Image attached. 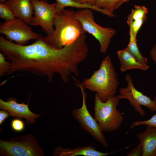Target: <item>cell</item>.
I'll use <instances>...</instances> for the list:
<instances>
[{
  "label": "cell",
  "instance_id": "1",
  "mask_svg": "<svg viewBox=\"0 0 156 156\" xmlns=\"http://www.w3.org/2000/svg\"><path fill=\"white\" fill-rule=\"evenodd\" d=\"M42 38L31 44L21 45L0 36V50L10 63L7 75L29 73L45 77L51 83L57 74L65 84L71 73L78 76V65L87 58L89 53L85 40L79 37L57 49L48 44Z\"/></svg>",
  "mask_w": 156,
  "mask_h": 156
},
{
  "label": "cell",
  "instance_id": "2",
  "mask_svg": "<svg viewBox=\"0 0 156 156\" xmlns=\"http://www.w3.org/2000/svg\"><path fill=\"white\" fill-rule=\"evenodd\" d=\"M75 12L65 9L57 12L54 20V31L51 35L43 36L44 41L52 47L59 49L86 34L81 22L75 17Z\"/></svg>",
  "mask_w": 156,
  "mask_h": 156
},
{
  "label": "cell",
  "instance_id": "3",
  "mask_svg": "<svg viewBox=\"0 0 156 156\" xmlns=\"http://www.w3.org/2000/svg\"><path fill=\"white\" fill-rule=\"evenodd\" d=\"M81 83L85 89L96 92L103 102L115 96L119 83L110 56L105 57L99 69L95 71L90 77L84 79Z\"/></svg>",
  "mask_w": 156,
  "mask_h": 156
},
{
  "label": "cell",
  "instance_id": "4",
  "mask_svg": "<svg viewBox=\"0 0 156 156\" xmlns=\"http://www.w3.org/2000/svg\"><path fill=\"white\" fill-rule=\"evenodd\" d=\"M94 99V118L98 122L101 131L112 132L118 130L122 125L124 118L122 113L116 108L119 100L117 96L103 102L96 92Z\"/></svg>",
  "mask_w": 156,
  "mask_h": 156
},
{
  "label": "cell",
  "instance_id": "5",
  "mask_svg": "<svg viewBox=\"0 0 156 156\" xmlns=\"http://www.w3.org/2000/svg\"><path fill=\"white\" fill-rule=\"evenodd\" d=\"M0 155L44 156L43 150L37 138L32 134L21 135L10 140L0 139Z\"/></svg>",
  "mask_w": 156,
  "mask_h": 156
},
{
  "label": "cell",
  "instance_id": "6",
  "mask_svg": "<svg viewBox=\"0 0 156 156\" xmlns=\"http://www.w3.org/2000/svg\"><path fill=\"white\" fill-rule=\"evenodd\" d=\"M75 16L81 22L85 31L99 41L101 53H106L111 39L116 33V30L112 28L103 27L97 24L94 21L92 10L89 8L78 10Z\"/></svg>",
  "mask_w": 156,
  "mask_h": 156
},
{
  "label": "cell",
  "instance_id": "7",
  "mask_svg": "<svg viewBox=\"0 0 156 156\" xmlns=\"http://www.w3.org/2000/svg\"><path fill=\"white\" fill-rule=\"evenodd\" d=\"M80 88L83 98L82 104L79 108L74 109L72 114L73 117L78 122L80 127L89 134L98 142L105 147L107 148L108 144L101 130L99 125L89 113L86 103V93L81 83L75 81Z\"/></svg>",
  "mask_w": 156,
  "mask_h": 156
},
{
  "label": "cell",
  "instance_id": "8",
  "mask_svg": "<svg viewBox=\"0 0 156 156\" xmlns=\"http://www.w3.org/2000/svg\"><path fill=\"white\" fill-rule=\"evenodd\" d=\"M0 33L5 35L9 41L21 45H25L30 40H36L43 37L33 31L24 21L18 18L0 23Z\"/></svg>",
  "mask_w": 156,
  "mask_h": 156
},
{
  "label": "cell",
  "instance_id": "9",
  "mask_svg": "<svg viewBox=\"0 0 156 156\" xmlns=\"http://www.w3.org/2000/svg\"><path fill=\"white\" fill-rule=\"evenodd\" d=\"M125 80L128 83L127 86L121 88L119 90V95L117 97L119 99H127L135 111L141 116L146 115V112L141 107V105L146 107L152 113L156 112V96L153 100L150 97L143 94L138 91L134 86L132 80L129 75L125 77Z\"/></svg>",
  "mask_w": 156,
  "mask_h": 156
},
{
  "label": "cell",
  "instance_id": "10",
  "mask_svg": "<svg viewBox=\"0 0 156 156\" xmlns=\"http://www.w3.org/2000/svg\"><path fill=\"white\" fill-rule=\"evenodd\" d=\"M33 9L31 25L40 26L48 35L53 32L54 20L57 12L55 3L49 4L46 0H30Z\"/></svg>",
  "mask_w": 156,
  "mask_h": 156
},
{
  "label": "cell",
  "instance_id": "11",
  "mask_svg": "<svg viewBox=\"0 0 156 156\" xmlns=\"http://www.w3.org/2000/svg\"><path fill=\"white\" fill-rule=\"evenodd\" d=\"M28 102V101L27 104L23 102L18 103L16 98L11 97L8 98L6 101L0 99V109L8 111L11 116L20 119L25 118L27 125L34 124L43 114H37L32 112L29 108Z\"/></svg>",
  "mask_w": 156,
  "mask_h": 156
},
{
  "label": "cell",
  "instance_id": "12",
  "mask_svg": "<svg viewBox=\"0 0 156 156\" xmlns=\"http://www.w3.org/2000/svg\"><path fill=\"white\" fill-rule=\"evenodd\" d=\"M5 3L12 10L16 18L31 25L34 9L30 0H8Z\"/></svg>",
  "mask_w": 156,
  "mask_h": 156
},
{
  "label": "cell",
  "instance_id": "13",
  "mask_svg": "<svg viewBox=\"0 0 156 156\" xmlns=\"http://www.w3.org/2000/svg\"><path fill=\"white\" fill-rule=\"evenodd\" d=\"M136 137L142 147V156H156V127L147 125Z\"/></svg>",
  "mask_w": 156,
  "mask_h": 156
},
{
  "label": "cell",
  "instance_id": "14",
  "mask_svg": "<svg viewBox=\"0 0 156 156\" xmlns=\"http://www.w3.org/2000/svg\"><path fill=\"white\" fill-rule=\"evenodd\" d=\"M114 153V152L103 153L96 150L91 144L85 146L78 147L73 149L63 148L59 145L53 148L51 154L54 156H106Z\"/></svg>",
  "mask_w": 156,
  "mask_h": 156
},
{
  "label": "cell",
  "instance_id": "15",
  "mask_svg": "<svg viewBox=\"0 0 156 156\" xmlns=\"http://www.w3.org/2000/svg\"><path fill=\"white\" fill-rule=\"evenodd\" d=\"M117 54L121 64L120 70L122 72L131 69H137L145 71L149 66L138 62L126 48L117 52Z\"/></svg>",
  "mask_w": 156,
  "mask_h": 156
},
{
  "label": "cell",
  "instance_id": "16",
  "mask_svg": "<svg viewBox=\"0 0 156 156\" xmlns=\"http://www.w3.org/2000/svg\"><path fill=\"white\" fill-rule=\"evenodd\" d=\"M56 2V9L57 12L64 10L65 7H72L76 8H89L95 10L111 17L115 16L114 14H110L105 10L98 8L95 5L88 4H81L77 3L73 0H55Z\"/></svg>",
  "mask_w": 156,
  "mask_h": 156
},
{
  "label": "cell",
  "instance_id": "17",
  "mask_svg": "<svg viewBox=\"0 0 156 156\" xmlns=\"http://www.w3.org/2000/svg\"><path fill=\"white\" fill-rule=\"evenodd\" d=\"M129 42L126 48L138 62L143 64L148 65L147 59L142 55L139 49L137 38L134 36L131 30L129 29Z\"/></svg>",
  "mask_w": 156,
  "mask_h": 156
},
{
  "label": "cell",
  "instance_id": "18",
  "mask_svg": "<svg viewBox=\"0 0 156 156\" xmlns=\"http://www.w3.org/2000/svg\"><path fill=\"white\" fill-rule=\"evenodd\" d=\"M125 0H97L95 6L108 12L114 14V10L118 9Z\"/></svg>",
  "mask_w": 156,
  "mask_h": 156
},
{
  "label": "cell",
  "instance_id": "19",
  "mask_svg": "<svg viewBox=\"0 0 156 156\" xmlns=\"http://www.w3.org/2000/svg\"><path fill=\"white\" fill-rule=\"evenodd\" d=\"M134 9L127 16V23L131 21L146 17L148 9L144 6L134 5Z\"/></svg>",
  "mask_w": 156,
  "mask_h": 156
},
{
  "label": "cell",
  "instance_id": "20",
  "mask_svg": "<svg viewBox=\"0 0 156 156\" xmlns=\"http://www.w3.org/2000/svg\"><path fill=\"white\" fill-rule=\"evenodd\" d=\"M0 17L5 21L16 18L12 10L5 3H0Z\"/></svg>",
  "mask_w": 156,
  "mask_h": 156
},
{
  "label": "cell",
  "instance_id": "21",
  "mask_svg": "<svg viewBox=\"0 0 156 156\" xmlns=\"http://www.w3.org/2000/svg\"><path fill=\"white\" fill-rule=\"evenodd\" d=\"M146 19L147 17H146L127 23L135 37L137 38L138 31Z\"/></svg>",
  "mask_w": 156,
  "mask_h": 156
},
{
  "label": "cell",
  "instance_id": "22",
  "mask_svg": "<svg viewBox=\"0 0 156 156\" xmlns=\"http://www.w3.org/2000/svg\"><path fill=\"white\" fill-rule=\"evenodd\" d=\"M6 57L3 53L0 52V77L7 74L10 67L9 61L6 60Z\"/></svg>",
  "mask_w": 156,
  "mask_h": 156
},
{
  "label": "cell",
  "instance_id": "23",
  "mask_svg": "<svg viewBox=\"0 0 156 156\" xmlns=\"http://www.w3.org/2000/svg\"><path fill=\"white\" fill-rule=\"evenodd\" d=\"M146 125L156 127V114L153 115L149 119L145 120H138L133 122L130 126V129H132L138 126Z\"/></svg>",
  "mask_w": 156,
  "mask_h": 156
},
{
  "label": "cell",
  "instance_id": "24",
  "mask_svg": "<svg viewBox=\"0 0 156 156\" xmlns=\"http://www.w3.org/2000/svg\"><path fill=\"white\" fill-rule=\"evenodd\" d=\"M11 126L12 129L14 131L20 132L23 131L25 128L24 122L18 118L13 119L11 121Z\"/></svg>",
  "mask_w": 156,
  "mask_h": 156
},
{
  "label": "cell",
  "instance_id": "25",
  "mask_svg": "<svg viewBox=\"0 0 156 156\" xmlns=\"http://www.w3.org/2000/svg\"><path fill=\"white\" fill-rule=\"evenodd\" d=\"M142 149L141 144L139 143L135 147L131 150L127 154V156H142Z\"/></svg>",
  "mask_w": 156,
  "mask_h": 156
},
{
  "label": "cell",
  "instance_id": "26",
  "mask_svg": "<svg viewBox=\"0 0 156 156\" xmlns=\"http://www.w3.org/2000/svg\"><path fill=\"white\" fill-rule=\"evenodd\" d=\"M10 114L6 110H0V125H1L5 119L9 117Z\"/></svg>",
  "mask_w": 156,
  "mask_h": 156
},
{
  "label": "cell",
  "instance_id": "27",
  "mask_svg": "<svg viewBox=\"0 0 156 156\" xmlns=\"http://www.w3.org/2000/svg\"><path fill=\"white\" fill-rule=\"evenodd\" d=\"M150 55V57L156 64V43L151 49Z\"/></svg>",
  "mask_w": 156,
  "mask_h": 156
},
{
  "label": "cell",
  "instance_id": "28",
  "mask_svg": "<svg viewBox=\"0 0 156 156\" xmlns=\"http://www.w3.org/2000/svg\"><path fill=\"white\" fill-rule=\"evenodd\" d=\"M81 4H88L95 5L97 0H73Z\"/></svg>",
  "mask_w": 156,
  "mask_h": 156
},
{
  "label": "cell",
  "instance_id": "29",
  "mask_svg": "<svg viewBox=\"0 0 156 156\" xmlns=\"http://www.w3.org/2000/svg\"><path fill=\"white\" fill-rule=\"evenodd\" d=\"M8 0H0V3H5Z\"/></svg>",
  "mask_w": 156,
  "mask_h": 156
},
{
  "label": "cell",
  "instance_id": "30",
  "mask_svg": "<svg viewBox=\"0 0 156 156\" xmlns=\"http://www.w3.org/2000/svg\"><path fill=\"white\" fill-rule=\"evenodd\" d=\"M130 0H125V1H124V3L128 1H129Z\"/></svg>",
  "mask_w": 156,
  "mask_h": 156
}]
</instances>
